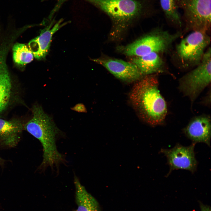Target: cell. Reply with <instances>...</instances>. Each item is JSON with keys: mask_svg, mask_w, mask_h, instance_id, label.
<instances>
[{"mask_svg": "<svg viewBox=\"0 0 211 211\" xmlns=\"http://www.w3.org/2000/svg\"><path fill=\"white\" fill-rule=\"evenodd\" d=\"M24 125L19 120H7L0 118V144L10 147L16 146Z\"/></svg>", "mask_w": 211, "mask_h": 211, "instance_id": "obj_12", "label": "cell"}, {"mask_svg": "<svg viewBox=\"0 0 211 211\" xmlns=\"http://www.w3.org/2000/svg\"><path fill=\"white\" fill-rule=\"evenodd\" d=\"M71 109L79 113H86L87 110L84 105L82 103H79L71 108Z\"/></svg>", "mask_w": 211, "mask_h": 211, "instance_id": "obj_18", "label": "cell"}, {"mask_svg": "<svg viewBox=\"0 0 211 211\" xmlns=\"http://www.w3.org/2000/svg\"><path fill=\"white\" fill-rule=\"evenodd\" d=\"M62 21L60 20L53 26L52 23L42 30L39 36L29 42V48L36 59H41L45 58L48 52L53 35L66 24L62 23Z\"/></svg>", "mask_w": 211, "mask_h": 211, "instance_id": "obj_11", "label": "cell"}, {"mask_svg": "<svg viewBox=\"0 0 211 211\" xmlns=\"http://www.w3.org/2000/svg\"><path fill=\"white\" fill-rule=\"evenodd\" d=\"M13 61L18 65H25L33 59L34 56L32 52L24 44L16 43L13 47Z\"/></svg>", "mask_w": 211, "mask_h": 211, "instance_id": "obj_17", "label": "cell"}, {"mask_svg": "<svg viewBox=\"0 0 211 211\" xmlns=\"http://www.w3.org/2000/svg\"><path fill=\"white\" fill-rule=\"evenodd\" d=\"M185 135L195 143L202 142L210 146L211 135L210 119L206 115L197 116L183 129Z\"/></svg>", "mask_w": 211, "mask_h": 211, "instance_id": "obj_10", "label": "cell"}, {"mask_svg": "<svg viewBox=\"0 0 211 211\" xmlns=\"http://www.w3.org/2000/svg\"><path fill=\"white\" fill-rule=\"evenodd\" d=\"M155 30L125 46L123 53L128 56L138 57L152 52H166L181 35L180 32L171 33L159 28Z\"/></svg>", "mask_w": 211, "mask_h": 211, "instance_id": "obj_4", "label": "cell"}, {"mask_svg": "<svg viewBox=\"0 0 211 211\" xmlns=\"http://www.w3.org/2000/svg\"><path fill=\"white\" fill-rule=\"evenodd\" d=\"M2 159L0 157V164L2 163Z\"/></svg>", "mask_w": 211, "mask_h": 211, "instance_id": "obj_20", "label": "cell"}, {"mask_svg": "<svg viewBox=\"0 0 211 211\" xmlns=\"http://www.w3.org/2000/svg\"><path fill=\"white\" fill-rule=\"evenodd\" d=\"M210 47L200 63L194 69L179 80L178 89L189 98L192 104L204 89L211 83V53Z\"/></svg>", "mask_w": 211, "mask_h": 211, "instance_id": "obj_5", "label": "cell"}, {"mask_svg": "<svg viewBox=\"0 0 211 211\" xmlns=\"http://www.w3.org/2000/svg\"><path fill=\"white\" fill-rule=\"evenodd\" d=\"M92 60L104 67L116 77L124 81H135L140 79L143 76L132 62L112 58H100Z\"/></svg>", "mask_w": 211, "mask_h": 211, "instance_id": "obj_9", "label": "cell"}, {"mask_svg": "<svg viewBox=\"0 0 211 211\" xmlns=\"http://www.w3.org/2000/svg\"><path fill=\"white\" fill-rule=\"evenodd\" d=\"M187 30L207 32L211 22V0H176Z\"/></svg>", "mask_w": 211, "mask_h": 211, "instance_id": "obj_7", "label": "cell"}, {"mask_svg": "<svg viewBox=\"0 0 211 211\" xmlns=\"http://www.w3.org/2000/svg\"><path fill=\"white\" fill-rule=\"evenodd\" d=\"M210 42V37L204 31H193L182 39L176 48V55L182 65H198Z\"/></svg>", "mask_w": 211, "mask_h": 211, "instance_id": "obj_6", "label": "cell"}, {"mask_svg": "<svg viewBox=\"0 0 211 211\" xmlns=\"http://www.w3.org/2000/svg\"><path fill=\"white\" fill-rule=\"evenodd\" d=\"M132 62L137 67L143 75L157 74L163 72L164 62L156 52L134 57L132 59Z\"/></svg>", "mask_w": 211, "mask_h": 211, "instance_id": "obj_13", "label": "cell"}, {"mask_svg": "<svg viewBox=\"0 0 211 211\" xmlns=\"http://www.w3.org/2000/svg\"><path fill=\"white\" fill-rule=\"evenodd\" d=\"M0 50V114L4 111L9 103L12 84L6 64L4 54Z\"/></svg>", "mask_w": 211, "mask_h": 211, "instance_id": "obj_15", "label": "cell"}, {"mask_svg": "<svg viewBox=\"0 0 211 211\" xmlns=\"http://www.w3.org/2000/svg\"><path fill=\"white\" fill-rule=\"evenodd\" d=\"M107 14L115 23L126 25L142 16L154 14L153 0H84Z\"/></svg>", "mask_w": 211, "mask_h": 211, "instance_id": "obj_3", "label": "cell"}, {"mask_svg": "<svg viewBox=\"0 0 211 211\" xmlns=\"http://www.w3.org/2000/svg\"><path fill=\"white\" fill-rule=\"evenodd\" d=\"M32 115L24 125V130L37 139L43 148V160L40 167L53 168L65 162L64 156L57 149L56 140L64 136V132L57 127L51 115L46 113L41 106L34 104L31 109Z\"/></svg>", "mask_w": 211, "mask_h": 211, "instance_id": "obj_1", "label": "cell"}, {"mask_svg": "<svg viewBox=\"0 0 211 211\" xmlns=\"http://www.w3.org/2000/svg\"><path fill=\"white\" fill-rule=\"evenodd\" d=\"M75 202L76 211H101L99 203L86 189L79 179L75 177Z\"/></svg>", "mask_w": 211, "mask_h": 211, "instance_id": "obj_14", "label": "cell"}, {"mask_svg": "<svg viewBox=\"0 0 211 211\" xmlns=\"http://www.w3.org/2000/svg\"><path fill=\"white\" fill-rule=\"evenodd\" d=\"M161 9L169 22L178 26L182 25V18L176 0H159Z\"/></svg>", "mask_w": 211, "mask_h": 211, "instance_id": "obj_16", "label": "cell"}, {"mask_svg": "<svg viewBox=\"0 0 211 211\" xmlns=\"http://www.w3.org/2000/svg\"><path fill=\"white\" fill-rule=\"evenodd\" d=\"M157 74L146 75L134 86L131 101L142 118L152 125L162 124L167 113L166 102L159 89Z\"/></svg>", "mask_w": 211, "mask_h": 211, "instance_id": "obj_2", "label": "cell"}, {"mask_svg": "<svg viewBox=\"0 0 211 211\" xmlns=\"http://www.w3.org/2000/svg\"><path fill=\"white\" fill-rule=\"evenodd\" d=\"M200 211H211L210 206L204 204L201 201H199Z\"/></svg>", "mask_w": 211, "mask_h": 211, "instance_id": "obj_19", "label": "cell"}, {"mask_svg": "<svg viewBox=\"0 0 211 211\" xmlns=\"http://www.w3.org/2000/svg\"><path fill=\"white\" fill-rule=\"evenodd\" d=\"M195 145L192 143L189 146H184L177 144L171 149L160 150V153L166 157L169 167L167 176L175 170H186L193 173L196 171L198 163L195 157Z\"/></svg>", "mask_w": 211, "mask_h": 211, "instance_id": "obj_8", "label": "cell"}]
</instances>
